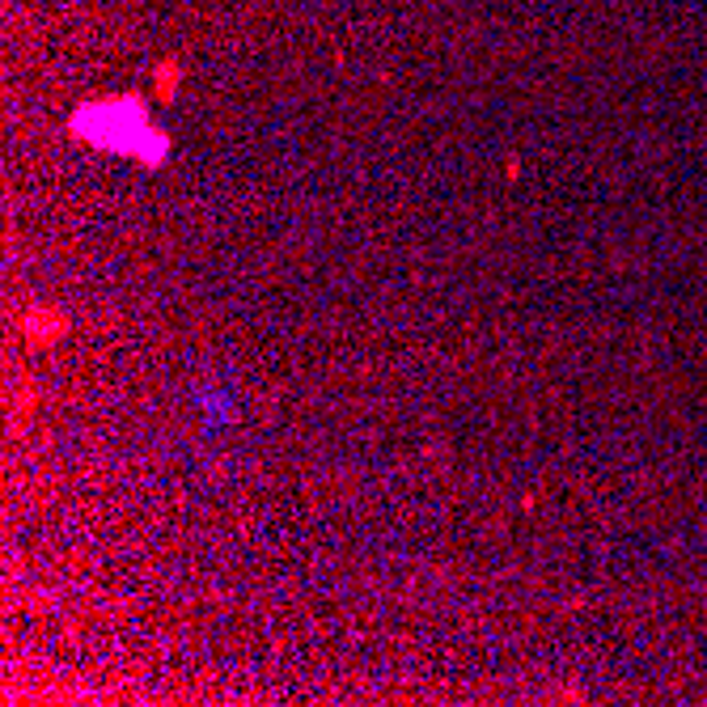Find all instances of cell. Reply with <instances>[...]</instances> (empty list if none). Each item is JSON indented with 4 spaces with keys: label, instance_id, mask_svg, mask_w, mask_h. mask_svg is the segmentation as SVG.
<instances>
[{
    "label": "cell",
    "instance_id": "obj_1",
    "mask_svg": "<svg viewBox=\"0 0 707 707\" xmlns=\"http://www.w3.org/2000/svg\"><path fill=\"white\" fill-rule=\"evenodd\" d=\"M149 114L136 98H111V102H94V107H81L69 123L76 141L85 145H98V149H114V153H136L141 136L149 132Z\"/></svg>",
    "mask_w": 707,
    "mask_h": 707
},
{
    "label": "cell",
    "instance_id": "obj_2",
    "mask_svg": "<svg viewBox=\"0 0 707 707\" xmlns=\"http://www.w3.org/2000/svg\"><path fill=\"white\" fill-rule=\"evenodd\" d=\"M17 339L26 348H35V352H47L60 339H69V314L60 305H51V301H38V305L17 314Z\"/></svg>",
    "mask_w": 707,
    "mask_h": 707
},
{
    "label": "cell",
    "instance_id": "obj_3",
    "mask_svg": "<svg viewBox=\"0 0 707 707\" xmlns=\"http://www.w3.org/2000/svg\"><path fill=\"white\" fill-rule=\"evenodd\" d=\"M153 85H157V98L170 102V98H174V85H179V64H174V60H161L157 73H153Z\"/></svg>",
    "mask_w": 707,
    "mask_h": 707
}]
</instances>
